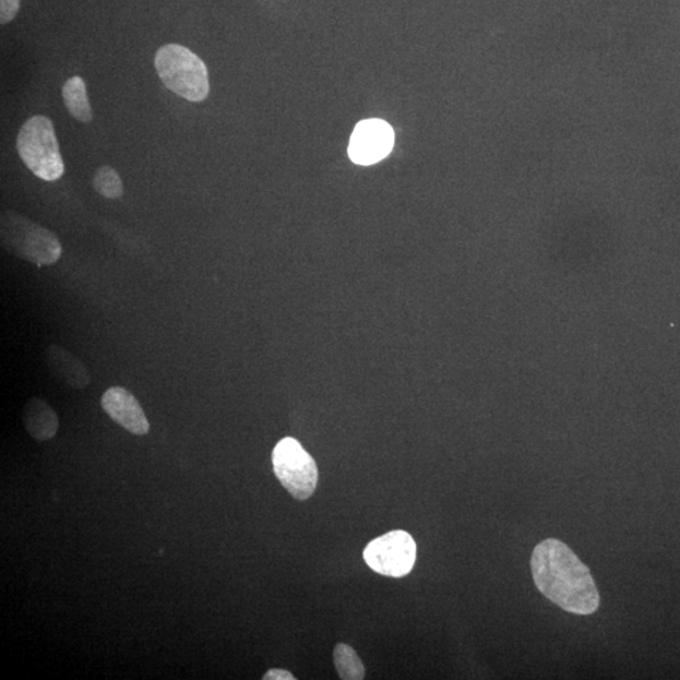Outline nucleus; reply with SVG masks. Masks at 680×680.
Instances as JSON below:
<instances>
[{
    "label": "nucleus",
    "mask_w": 680,
    "mask_h": 680,
    "mask_svg": "<svg viewBox=\"0 0 680 680\" xmlns=\"http://www.w3.org/2000/svg\"><path fill=\"white\" fill-rule=\"evenodd\" d=\"M535 584L546 599L575 616H592L600 606V594L584 562L559 539L536 546L530 559Z\"/></svg>",
    "instance_id": "nucleus-1"
},
{
    "label": "nucleus",
    "mask_w": 680,
    "mask_h": 680,
    "mask_svg": "<svg viewBox=\"0 0 680 680\" xmlns=\"http://www.w3.org/2000/svg\"><path fill=\"white\" fill-rule=\"evenodd\" d=\"M154 63L170 92L192 103L206 100L210 95L207 65L191 49L175 44L163 46Z\"/></svg>",
    "instance_id": "nucleus-2"
},
{
    "label": "nucleus",
    "mask_w": 680,
    "mask_h": 680,
    "mask_svg": "<svg viewBox=\"0 0 680 680\" xmlns=\"http://www.w3.org/2000/svg\"><path fill=\"white\" fill-rule=\"evenodd\" d=\"M16 152L32 174L46 182H55L64 175L53 122L44 115L24 122L16 136Z\"/></svg>",
    "instance_id": "nucleus-3"
},
{
    "label": "nucleus",
    "mask_w": 680,
    "mask_h": 680,
    "mask_svg": "<svg viewBox=\"0 0 680 680\" xmlns=\"http://www.w3.org/2000/svg\"><path fill=\"white\" fill-rule=\"evenodd\" d=\"M2 244L38 266L53 265L62 255V244L51 231L10 211L2 212Z\"/></svg>",
    "instance_id": "nucleus-4"
},
{
    "label": "nucleus",
    "mask_w": 680,
    "mask_h": 680,
    "mask_svg": "<svg viewBox=\"0 0 680 680\" xmlns=\"http://www.w3.org/2000/svg\"><path fill=\"white\" fill-rule=\"evenodd\" d=\"M274 473L282 486L298 501H307L318 486V468L298 440L285 438L273 452Z\"/></svg>",
    "instance_id": "nucleus-5"
},
{
    "label": "nucleus",
    "mask_w": 680,
    "mask_h": 680,
    "mask_svg": "<svg viewBox=\"0 0 680 680\" xmlns=\"http://www.w3.org/2000/svg\"><path fill=\"white\" fill-rule=\"evenodd\" d=\"M417 547L411 535L393 530L366 547L365 561L374 572L389 577H404L413 571Z\"/></svg>",
    "instance_id": "nucleus-6"
},
{
    "label": "nucleus",
    "mask_w": 680,
    "mask_h": 680,
    "mask_svg": "<svg viewBox=\"0 0 680 680\" xmlns=\"http://www.w3.org/2000/svg\"><path fill=\"white\" fill-rule=\"evenodd\" d=\"M395 145V131L380 119L360 121L351 134L348 154L359 166H372L387 157Z\"/></svg>",
    "instance_id": "nucleus-7"
},
{
    "label": "nucleus",
    "mask_w": 680,
    "mask_h": 680,
    "mask_svg": "<svg viewBox=\"0 0 680 680\" xmlns=\"http://www.w3.org/2000/svg\"><path fill=\"white\" fill-rule=\"evenodd\" d=\"M102 406L104 411L111 417V420L133 436L144 437L150 432L151 425L141 404L128 390L122 387L109 389L104 393Z\"/></svg>",
    "instance_id": "nucleus-8"
},
{
    "label": "nucleus",
    "mask_w": 680,
    "mask_h": 680,
    "mask_svg": "<svg viewBox=\"0 0 680 680\" xmlns=\"http://www.w3.org/2000/svg\"><path fill=\"white\" fill-rule=\"evenodd\" d=\"M23 422L29 436L39 442L55 438L60 426L55 409L40 398H32L24 406Z\"/></svg>",
    "instance_id": "nucleus-9"
},
{
    "label": "nucleus",
    "mask_w": 680,
    "mask_h": 680,
    "mask_svg": "<svg viewBox=\"0 0 680 680\" xmlns=\"http://www.w3.org/2000/svg\"><path fill=\"white\" fill-rule=\"evenodd\" d=\"M46 357L49 368L72 389L82 390L92 382L87 368L70 351L51 346L47 348Z\"/></svg>",
    "instance_id": "nucleus-10"
},
{
    "label": "nucleus",
    "mask_w": 680,
    "mask_h": 680,
    "mask_svg": "<svg viewBox=\"0 0 680 680\" xmlns=\"http://www.w3.org/2000/svg\"><path fill=\"white\" fill-rule=\"evenodd\" d=\"M65 108H68L72 118L82 122H90L94 115L92 106H90L87 90L84 79L73 76L65 81L62 90Z\"/></svg>",
    "instance_id": "nucleus-11"
},
{
    "label": "nucleus",
    "mask_w": 680,
    "mask_h": 680,
    "mask_svg": "<svg viewBox=\"0 0 680 680\" xmlns=\"http://www.w3.org/2000/svg\"><path fill=\"white\" fill-rule=\"evenodd\" d=\"M334 666L343 680H362L366 669L357 652L347 644H338L333 653Z\"/></svg>",
    "instance_id": "nucleus-12"
},
{
    "label": "nucleus",
    "mask_w": 680,
    "mask_h": 680,
    "mask_svg": "<svg viewBox=\"0 0 680 680\" xmlns=\"http://www.w3.org/2000/svg\"><path fill=\"white\" fill-rule=\"evenodd\" d=\"M94 188L98 194L109 200H118L124 193V186L117 170L109 166L98 169L94 177Z\"/></svg>",
    "instance_id": "nucleus-13"
},
{
    "label": "nucleus",
    "mask_w": 680,
    "mask_h": 680,
    "mask_svg": "<svg viewBox=\"0 0 680 680\" xmlns=\"http://www.w3.org/2000/svg\"><path fill=\"white\" fill-rule=\"evenodd\" d=\"M21 8V0H0V23L7 24L15 19Z\"/></svg>",
    "instance_id": "nucleus-14"
},
{
    "label": "nucleus",
    "mask_w": 680,
    "mask_h": 680,
    "mask_svg": "<svg viewBox=\"0 0 680 680\" xmlns=\"http://www.w3.org/2000/svg\"><path fill=\"white\" fill-rule=\"evenodd\" d=\"M264 680H295V677L288 670L284 669H270L267 673L262 677Z\"/></svg>",
    "instance_id": "nucleus-15"
}]
</instances>
